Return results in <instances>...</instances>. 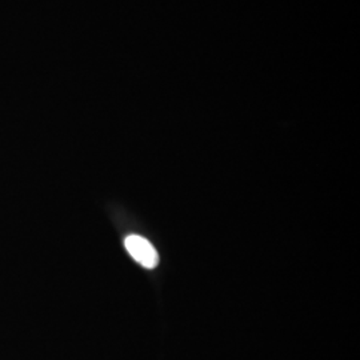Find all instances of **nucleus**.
I'll return each mask as SVG.
<instances>
[{"label":"nucleus","mask_w":360,"mask_h":360,"mask_svg":"<svg viewBox=\"0 0 360 360\" xmlns=\"http://www.w3.org/2000/svg\"><path fill=\"white\" fill-rule=\"evenodd\" d=\"M126 250L129 255L134 257L139 264L146 269H154L159 262L158 252L154 245H151L146 238L139 235H129L124 240Z\"/></svg>","instance_id":"obj_1"}]
</instances>
